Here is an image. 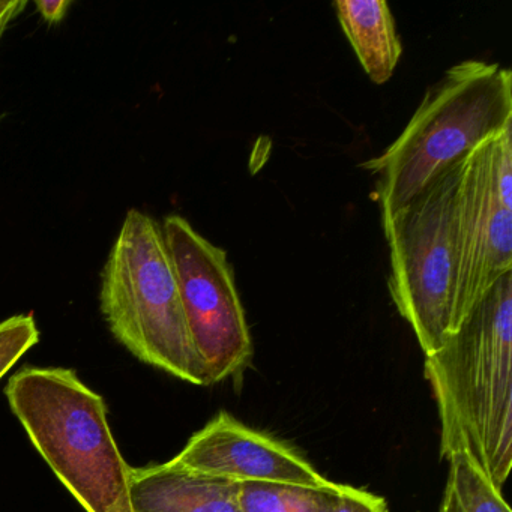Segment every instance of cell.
Wrapping results in <instances>:
<instances>
[{
	"label": "cell",
	"mask_w": 512,
	"mask_h": 512,
	"mask_svg": "<svg viewBox=\"0 0 512 512\" xmlns=\"http://www.w3.org/2000/svg\"><path fill=\"white\" fill-rule=\"evenodd\" d=\"M344 485L326 482L311 485L277 482H241L238 502L242 512H332Z\"/></svg>",
	"instance_id": "11"
},
{
	"label": "cell",
	"mask_w": 512,
	"mask_h": 512,
	"mask_svg": "<svg viewBox=\"0 0 512 512\" xmlns=\"http://www.w3.org/2000/svg\"><path fill=\"white\" fill-rule=\"evenodd\" d=\"M101 313L140 361L193 385H209L191 343L160 224L130 209L101 274Z\"/></svg>",
	"instance_id": "4"
},
{
	"label": "cell",
	"mask_w": 512,
	"mask_h": 512,
	"mask_svg": "<svg viewBox=\"0 0 512 512\" xmlns=\"http://www.w3.org/2000/svg\"><path fill=\"white\" fill-rule=\"evenodd\" d=\"M460 167L383 220L391 263L389 293L425 356L440 349L454 323V206Z\"/></svg>",
	"instance_id": "5"
},
{
	"label": "cell",
	"mask_w": 512,
	"mask_h": 512,
	"mask_svg": "<svg viewBox=\"0 0 512 512\" xmlns=\"http://www.w3.org/2000/svg\"><path fill=\"white\" fill-rule=\"evenodd\" d=\"M5 395L35 448L86 511L134 512L133 469L113 439L106 401L76 371L23 368Z\"/></svg>",
	"instance_id": "3"
},
{
	"label": "cell",
	"mask_w": 512,
	"mask_h": 512,
	"mask_svg": "<svg viewBox=\"0 0 512 512\" xmlns=\"http://www.w3.org/2000/svg\"><path fill=\"white\" fill-rule=\"evenodd\" d=\"M170 461L190 472L239 484L277 482L320 487L329 482L295 449L251 430L227 412L218 413Z\"/></svg>",
	"instance_id": "8"
},
{
	"label": "cell",
	"mask_w": 512,
	"mask_h": 512,
	"mask_svg": "<svg viewBox=\"0 0 512 512\" xmlns=\"http://www.w3.org/2000/svg\"><path fill=\"white\" fill-rule=\"evenodd\" d=\"M512 127V74L466 61L428 89L403 133L364 164L379 176L382 218L392 217L452 172L473 151Z\"/></svg>",
	"instance_id": "2"
},
{
	"label": "cell",
	"mask_w": 512,
	"mask_h": 512,
	"mask_svg": "<svg viewBox=\"0 0 512 512\" xmlns=\"http://www.w3.org/2000/svg\"><path fill=\"white\" fill-rule=\"evenodd\" d=\"M38 13L49 23H59L71 7L70 0H38Z\"/></svg>",
	"instance_id": "15"
},
{
	"label": "cell",
	"mask_w": 512,
	"mask_h": 512,
	"mask_svg": "<svg viewBox=\"0 0 512 512\" xmlns=\"http://www.w3.org/2000/svg\"><path fill=\"white\" fill-rule=\"evenodd\" d=\"M457 256L452 331L512 272V127L464 160L454 206Z\"/></svg>",
	"instance_id": "6"
},
{
	"label": "cell",
	"mask_w": 512,
	"mask_h": 512,
	"mask_svg": "<svg viewBox=\"0 0 512 512\" xmlns=\"http://www.w3.org/2000/svg\"><path fill=\"white\" fill-rule=\"evenodd\" d=\"M334 8L367 76L376 85L388 82L401 56L388 4L385 0H337Z\"/></svg>",
	"instance_id": "10"
},
{
	"label": "cell",
	"mask_w": 512,
	"mask_h": 512,
	"mask_svg": "<svg viewBox=\"0 0 512 512\" xmlns=\"http://www.w3.org/2000/svg\"><path fill=\"white\" fill-rule=\"evenodd\" d=\"M439 512H443V511H442V509H440V511H439Z\"/></svg>",
	"instance_id": "17"
},
{
	"label": "cell",
	"mask_w": 512,
	"mask_h": 512,
	"mask_svg": "<svg viewBox=\"0 0 512 512\" xmlns=\"http://www.w3.org/2000/svg\"><path fill=\"white\" fill-rule=\"evenodd\" d=\"M191 343L209 385L244 370L254 346L227 253L203 238L185 218L164 220Z\"/></svg>",
	"instance_id": "7"
},
{
	"label": "cell",
	"mask_w": 512,
	"mask_h": 512,
	"mask_svg": "<svg viewBox=\"0 0 512 512\" xmlns=\"http://www.w3.org/2000/svg\"><path fill=\"white\" fill-rule=\"evenodd\" d=\"M448 461V481L440 506L443 512H511L502 490L466 451L455 452Z\"/></svg>",
	"instance_id": "12"
},
{
	"label": "cell",
	"mask_w": 512,
	"mask_h": 512,
	"mask_svg": "<svg viewBox=\"0 0 512 512\" xmlns=\"http://www.w3.org/2000/svg\"><path fill=\"white\" fill-rule=\"evenodd\" d=\"M239 482L202 475L172 461L133 469L134 512H242Z\"/></svg>",
	"instance_id": "9"
},
{
	"label": "cell",
	"mask_w": 512,
	"mask_h": 512,
	"mask_svg": "<svg viewBox=\"0 0 512 512\" xmlns=\"http://www.w3.org/2000/svg\"><path fill=\"white\" fill-rule=\"evenodd\" d=\"M26 7L25 2H17V0H0V38L4 34L8 23Z\"/></svg>",
	"instance_id": "16"
},
{
	"label": "cell",
	"mask_w": 512,
	"mask_h": 512,
	"mask_svg": "<svg viewBox=\"0 0 512 512\" xmlns=\"http://www.w3.org/2000/svg\"><path fill=\"white\" fill-rule=\"evenodd\" d=\"M40 341V331L31 314L0 322V379Z\"/></svg>",
	"instance_id": "13"
},
{
	"label": "cell",
	"mask_w": 512,
	"mask_h": 512,
	"mask_svg": "<svg viewBox=\"0 0 512 512\" xmlns=\"http://www.w3.org/2000/svg\"><path fill=\"white\" fill-rule=\"evenodd\" d=\"M332 512H389L386 500L370 491L344 485Z\"/></svg>",
	"instance_id": "14"
},
{
	"label": "cell",
	"mask_w": 512,
	"mask_h": 512,
	"mask_svg": "<svg viewBox=\"0 0 512 512\" xmlns=\"http://www.w3.org/2000/svg\"><path fill=\"white\" fill-rule=\"evenodd\" d=\"M440 419V455L466 451L502 490L512 466V272L425 356Z\"/></svg>",
	"instance_id": "1"
}]
</instances>
